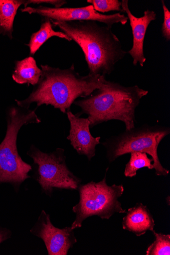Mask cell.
Here are the masks:
<instances>
[{
  "label": "cell",
  "mask_w": 170,
  "mask_h": 255,
  "mask_svg": "<svg viewBox=\"0 0 170 255\" xmlns=\"http://www.w3.org/2000/svg\"><path fill=\"white\" fill-rule=\"evenodd\" d=\"M123 228L137 237H141L148 231H153L156 226L153 216L148 206L137 203L129 208L123 218Z\"/></svg>",
  "instance_id": "12"
},
{
  "label": "cell",
  "mask_w": 170,
  "mask_h": 255,
  "mask_svg": "<svg viewBox=\"0 0 170 255\" xmlns=\"http://www.w3.org/2000/svg\"><path fill=\"white\" fill-rule=\"evenodd\" d=\"M30 233L43 241L49 255H67L77 242L74 230L71 226L63 229L55 227L50 216L43 210Z\"/></svg>",
  "instance_id": "9"
},
{
  "label": "cell",
  "mask_w": 170,
  "mask_h": 255,
  "mask_svg": "<svg viewBox=\"0 0 170 255\" xmlns=\"http://www.w3.org/2000/svg\"><path fill=\"white\" fill-rule=\"evenodd\" d=\"M107 172L99 182L91 181L80 185V201L72 208L76 214V219L71 225L72 230L81 228L83 222L92 216L108 220L115 213H127L118 200L124 194V185L110 186L107 183Z\"/></svg>",
  "instance_id": "5"
},
{
  "label": "cell",
  "mask_w": 170,
  "mask_h": 255,
  "mask_svg": "<svg viewBox=\"0 0 170 255\" xmlns=\"http://www.w3.org/2000/svg\"><path fill=\"white\" fill-rule=\"evenodd\" d=\"M148 94L149 91L138 86L125 87L107 81L90 96L74 102L81 109L76 115L80 117L83 114L87 115L90 128L117 120L125 124L126 130H130L135 128L136 109L141 99Z\"/></svg>",
  "instance_id": "3"
},
{
  "label": "cell",
  "mask_w": 170,
  "mask_h": 255,
  "mask_svg": "<svg viewBox=\"0 0 170 255\" xmlns=\"http://www.w3.org/2000/svg\"><path fill=\"white\" fill-rule=\"evenodd\" d=\"M22 12L39 15L45 19L55 21H70L77 20H92L104 23L112 28L118 23L125 25L128 17L124 14L117 13L111 15L101 14L96 11L92 5L78 8H55L43 6L37 7L27 6L20 9Z\"/></svg>",
  "instance_id": "8"
},
{
  "label": "cell",
  "mask_w": 170,
  "mask_h": 255,
  "mask_svg": "<svg viewBox=\"0 0 170 255\" xmlns=\"http://www.w3.org/2000/svg\"><path fill=\"white\" fill-rule=\"evenodd\" d=\"M67 3L66 1L62 0H28L25 1L24 5L25 8L27 7L29 4L39 5L40 4H48L53 5L55 8H60L62 6Z\"/></svg>",
  "instance_id": "20"
},
{
  "label": "cell",
  "mask_w": 170,
  "mask_h": 255,
  "mask_svg": "<svg viewBox=\"0 0 170 255\" xmlns=\"http://www.w3.org/2000/svg\"><path fill=\"white\" fill-rule=\"evenodd\" d=\"M51 21L80 46L90 75H110L116 64L128 54L112 28L107 25L92 20Z\"/></svg>",
  "instance_id": "2"
},
{
  "label": "cell",
  "mask_w": 170,
  "mask_h": 255,
  "mask_svg": "<svg viewBox=\"0 0 170 255\" xmlns=\"http://www.w3.org/2000/svg\"><path fill=\"white\" fill-rule=\"evenodd\" d=\"M164 11V21L162 24V33L166 41L170 40V11L166 6L165 2L162 1Z\"/></svg>",
  "instance_id": "19"
},
{
  "label": "cell",
  "mask_w": 170,
  "mask_h": 255,
  "mask_svg": "<svg viewBox=\"0 0 170 255\" xmlns=\"http://www.w3.org/2000/svg\"><path fill=\"white\" fill-rule=\"evenodd\" d=\"M41 75V69L38 67L34 58L29 56L15 62L12 77L17 84L35 86L38 83Z\"/></svg>",
  "instance_id": "13"
},
{
  "label": "cell",
  "mask_w": 170,
  "mask_h": 255,
  "mask_svg": "<svg viewBox=\"0 0 170 255\" xmlns=\"http://www.w3.org/2000/svg\"><path fill=\"white\" fill-rule=\"evenodd\" d=\"M11 236V232L6 228L0 227V244L9 239Z\"/></svg>",
  "instance_id": "21"
},
{
  "label": "cell",
  "mask_w": 170,
  "mask_h": 255,
  "mask_svg": "<svg viewBox=\"0 0 170 255\" xmlns=\"http://www.w3.org/2000/svg\"><path fill=\"white\" fill-rule=\"evenodd\" d=\"M156 238L155 242L148 248L147 255H170V235L158 234L153 231Z\"/></svg>",
  "instance_id": "17"
},
{
  "label": "cell",
  "mask_w": 170,
  "mask_h": 255,
  "mask_svg": "<svg viewBox=\"0 0 170 255\" xmlns=\"http://www.w3.org/2000/svg\"><path fill=\"white\" fill-rule=\"evenodd\" d=\"M66 114L70 128L67 138L79 154L84 155L91 160L95 156L96 146L100 144L101 136L94 137L91 134L88 118H80L70 110Z\"/></svg>",
  "instance_id": "10"
},
{
  "label": "cell",
  "mask_w": 170,
  "mask_h": 255,
  "mask_svg": "<svg viewBox=\"0 0 170 255\" xmlns=\"http://www.w3.org/2000/svg\"><path fill=\"white\" fill-rule=\"evenodd\" d=\"M7 128L5 138L0 144V183H9L18 189L21 184L30 178L31 165L24 161L18 154L17 138L21 127L39 124L35 110L12 107L7 115Z\"/></svg>",
  "instance_id": "4"
},
{
  "label": "cell",
  "mask_w": 170,
  "mask_h": 255,
  "mask_svg": "<svg viewBox=\"0 0 170 255\" xmlns=\"http://www.w3.org/2000/svg\"><path fill=\"white\" fill-rule=\"evenodd\" d=\"M121 8L124 12L127 14L130 21L133 35V45L132 48L128 52L133 59V64H138L143 67L147 61L144 54V42L148 28L151 23L157 19V14L153 10H147L144 12V15L141 17L135 16L129 7V1L123 0L121 2Z\"/></svg>",
  "instance_id": "11"
},
{
  "label": "cell",
  "mask_w": 170,
  "mask_h": 255,
  "mask_svg": "<svg viewBox=\"0 0 170 255\" xmlns=\"http://www.w3.org/2000/svg\"><path fill=\"white\" fill-rule=\"evenodd\" d=\"M23 0H0V34L13 38V22Z\"/></svg>",
  "instance_id": "14"
},
{
  "label": "cell",
  "mask_w": 170,
  "mask_h": 255,
  "mask_svg": "<svg viewBox=\"0 0 170 255\" xmlns=\"http://www.w3.org/2000/svg\"><path fill=\"white\" fill-rule=\"evenodd\" d=\"M41 69L39 81L29 97L25 100H15L18 107L29 109L34 103L37 108L51 105L66 113L78 98L90 96L107 81L104 76H81L76 71L74 64L65 69L41 65Z\"/></svg>",
  "instance_id": "1"
},
{
  "label": "cell",
  "mask_w": 170,
  "mask_h": 255,
  "mask_svg": "<svg viewBox=\"0 0 170 255\" xmlns=\"http://www.w3.org/2000/svg\"><path fill=\"white\" fill-rule=\"evenodd\" d=\"M64 152L58 148L45 153L32 145L27 152L34 161V178L48 196L54 189L77 190L81 185V180L68 168Z\"/></svg>",
  "instance_id": "7"
},
{
  "label": "cell",
  "mask_w": 170,
  "mask_h": 255,
  "mask_svg": "<svg viewBox=\"0 0 170 255\" xmlns=\"http://www.w3.org/2000/svg\"><path fill=\"white\" fill-rule=\"evenodd\" d=\"M56 36L68 41L71 39L62 31H55L50 20L45 19L39 30L32 34L28 44L31 56H34L41 46L52 37Z\"/></svg>",
  "instance_id": "15"
},
{
  "label": "cell",
  "mask_w": 170,
  "mask_h": 255,
  "mask_svg": "<svg viewBox=\"0 0 170 255\" xmlns=\"http://www.w3.org/2000/svg\"><path fill=\"white\" fill-rule=\"evenodd\" d=\"M130 161L126 166L125 175L132 178L137 175V171L143 168L150 170L154 169L153 158H150L147 153L140 152H132Z\"/></svg>",
  "instance_id": "16"
},
{
  "label": "cell",
  "mask_w": 170,
  "mask_h": 255,
  "mask_svg": "<svg viewBox=\"0 0 170 255\" xmlns=\"http://www.w3.org/2000/svg\"><path fill=\"white\" fill-rule=\"evenodd\" d=\"M94 9L97 12L102 13L112 11H117L124 12L121 8V2L118 0H88Z\"/></svg>",
  "instance_id": "18"
},
{
  "label": "cell",
  "mask_w": 170,
  "mask_h": 255,
  "mask_svg": "<svg viewBox=\"0 0 170 255\" xmlns=\"http://www.w3.org/2000/svg\"><path fill=\"white\" fill-rule=\"evenodd\" d=\"M169 128L145 125L111 138L103 143L107 149V156L110 163L119 157L132 152H144L150 155L157 176H166L169 171L161 163L158 147L163 139L169 134Z\"/></svg>",
  "instance_id": "6"
}]
</instances>
